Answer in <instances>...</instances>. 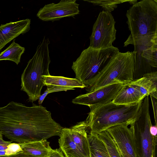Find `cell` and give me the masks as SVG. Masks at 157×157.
<instances>
[{"instance_id": "cell-1", "label": "cell", "mask_w": 157, "mask_h": 157, "mask_svg": "<svg viewBox=\"0 0 157 157\" xmlns=\"http://www.w3.org/2000/svg\"><path fill=\"white\" fill-rule=\"evenodd\" d=\"M63 127L41 105L12 101L0 107V131L12 141L23 143L59 136Z\"/></svg>"}, {"instance_id": "cell-2", "label": "cell", "mask_w": 157, "mask_h": 157, "mask_svg": "<svg viewBox=\"0 0 157 157\" xmlns=\"http://www.w3.org/2000/svg\"><path fill=\"white\" fill-rule=\"evenodd\" d=\"M126 16L131 34L124 47L144 45L157 41V1L142 0L127 11Z\"/></svg>"}, {"instance_id": "cell-3", "label": "cell", "mask_w": 157, "mask_h": 157, "mask_svg": "<svg viewBox=\"0 0 157 157\" xmlns=\"http://www.w3.org/2000/svg\"><path fill=\"white\" fill-rule=\"evenodd\" d=\"M143 100L129 105L118 104L112 101L99 106H89L90 112L85 121L90 132L98 134L115 126L132 124L140 116Z\"/></svg>"}, {"instance_id": "cell-4", "label": "cell", "mask_w": 157, "mask_h": 157, "mask_svg": "<svg viewBox=\"0 0 157 157\" xmlns=\"http://www.w3.org/2000/svg\"><path fill=\"white\" fill-rule=\"evenodd\" d=\"M50 41L44 36L37 47L36 52L28 62L21 76V90L28 96L29 101L38 99L44 84V76L50 75L49 67L51 62L48 45Z\"/></svg>"}, {"instance_id": "cell-5", "label": "cell", "mask_w": 157, "mask_h": 157, "mask_svg": "<svg viewBox=\"0 0 157 157\" xmlns=\"http://www.w3.org/2000/svg\"><path fill=\"white\" fill-rule=\"evenodd\" d=\"M134 52L115 53L95 77L91 86L86 87L87 92L116 84H125L134 80L135 73Z\"/></svg>"}, {"instance_id": "cell-6", "label": "cell", "mask_w": 157, "mask_h": 157, "mask_svg": "<svg viewBox=\"0 0 157 157\" xmlns=\"http://www.w3.org/2000/svg\"><path fill=\"white\" fill-rule=\"evenodd\" d=\"M119 51L117 47H112L96 48L89 46L84 50L71 67L76 78L86 88L91 86L99 73L111 58Z\"/></svg>"}, {"instance_id": "cell-7", "label": "cell", "mask_w": 157, "mask_h": 157, "mask_svg": "<svg viewBox=\"0 0 157 157\" xmlns=\"http://www.w3.org/2000/svg\"><path fill=\"white\" fill-rule=\"evenodd\" d=\"M149 96L143 100L140 116L133 123L137 157H155L157 136L151 135Z\"/></svg>"}, {"instance_id": "cell-8", "label": "cell", "mask_w": 157, "mask_h": 157, "mask_svg": "<svg viewBox=\"0 0 157 157\" xmlns=\"http://www.w3.org/2000/svg\"><path fill=\"white\" fill-rule=\"evenodd\" d=\"M115 23L111 13L100 12L93 26L89 46L96 48L112 47L116 39Z\"/></svg>"}, {"instance_id": "cell-9", "label": "cell", "mask_w": 157, "mask_h": 157, "mask_svg": "<svg viewBox=\"0 0 157 157\" xmlns=\"http://www.w3.org/2000/svg\"><path fill=\"white\" fill-rule=\"evenodd\" d=\"M133 123L117 125L106 130L114 140L121 157H137Z\"/></svg>"}, {"instance_id": "cell-10", "label": "cell", "mask_w": 157, "mask_h": 157, "mask_svg": "<svg viewBox=\"0 0 157 157\" xmlns=\"http://www.w3.org/2000/svg\"><path fill=\"white\" fill-rule=\"evenodd\" d=\"M76 0H61L56 4H46L41 8L36 16L43 21H58L66 17H74L79 13V4Z\"/></svg>"}, {"instance_id": "cell-11", "label": "cell", "mask_w": 157, "mask_h": 157, "mask_svg": "<svg viewBox=\"0 0 157 157\" xmlns=\"http://www.w3.org/2000/svg\"><path fill=\"white\" fill-rule=\"evenodd\" d=\"M123 84H116L109 85L95 90L81 94L72 99L75 104L97 106L109 103L116 96Z\"/></svg>"}, {"instance_id": "cell-12", "label": "cell", "mask_w": 157, "mask_h": 157, "mask_svg": "<svg viewBox=\"0 0 157 157\" xmlns=\"http://www.w3.org/2000/svg\"><path fill=\"white\" fill-rule=\"evenodd\" d=\"M31 21L27 18L15 22H10L0 26V51L8 43L20 35L28 32Z\"/></svg>"}, {"instance_id": "cell-13", "label": "cell", "mask_w": 157, "mask_h": 157, "mask_svg": "<svg viewBox=\"0 0 157 157\" xmlns=\"http://www.w3.org/2000/svg\"><path fill=\"white\" fill-rule=\"evenodd\" d=\"M144 98L139 87L129 82L123 84L112 101L118 104L129 105L139 102Z\"/></svg>"}, {"instance_id": "cell-14", "label": "cell", "mask_w": 157, "mask_h": 157, "mask_svg": "<svg viewBox=\"0 0 157 157\" xmlns=\"http://www.w3.org/2000/svg\"><path fill=\"white\" fill-rule=\"evenodd\" d=\"M86 121H81L69 128L73 140L85 157H91Z\"/></svg>"}, {"instance_id": "cell-15", "label": "cell", "mask_w": 157, "mask_h": 157, "mask_svg": "<svg viewBox=\"0 0 157 157\" xmlns=\"http://www.w3.org/2000/svg\"><path fill=\"white\" fill-rule=\"evenodd\" d=\"M137 86L144 97L150 95L157 99V72L145 73L142 77L130 82Z\"/></svg>"}, {"instance_id": "cell-16", "label": "cell", "mask_w": 157, "mask_h": 157, "mask_svg": "<svg viewBox=\"0 0 157 157\" xmlns=\"http://www.w3.org/2000/svg\"><path fill=\"white\" fill-rule=\"evenodd\" d=\"M59 136V148L65 157H85L73 140L69 128H63Z\"/></svg>"}, {"instance_id": "cell-17", "label": "cell", "mask_w": 157, "mask_h": 157, "mask_svg": "<svg viewBox=\"0 0 157 157\" xmlns=\"http://www.w3.org/2000/svg\"><path fill=\"white\" fill-rule=\"evenodd\" d=\"M18 144L23 153L34 157H48L53 150L47 140Z\"/></svg>"}, {"instance_id": "cell-18", "label": "cell", "mask_w": 157, "mask_h": 157, "mask_svg": "<svg viewBox=\"0 0 157 157\" xmlns=\"http://www.w3.org/2000/svg\"><path fill=\"white\" fill-rule=\"evenodd\" d=\"M44 85H53L74 89L83 88L86 86L76 78H71L63 76H54L50 75L44 76Z\"/></svg>"}, {"instance_id": "cell-19", "label": "cell", "mask_w": 157, "mask_h": 157, "mask_svg": "<svg viewBox=\"0 0 157 157\" xmlns=\"http://www.w3.org/2000/svg\"><path fill=\"white\" fill-rule=\"evenodd\" d=\"M88 139L91 157H110L104 143L98 134L90 132Z\"/></svg>"}, {"instance_id": "cell-20", "label": "cell", "mask_w": 157, "mask_h": 157, "mask_svg": "<svg viewBox=\"0 0 157 157\" xmlns=\"http://www.w3.org/2000/svg\"><path fill=\"white\" fill-rule=\"evenodd\" d=\"M25 51L24 47L15 42L13 40L11 44L0 53V61L8 60L18 65L21 61V57Z\"/></svg>"}, {"instance_id": "cell-21", "label": "cell", "mask_w": 157, "mask_h": 157, "mask_svg": "<svg viewBox=\"0 0 157 157\" xmlns=\"http://www.w3.org/2000/svg\"><path fill=\"white\" fill-rule=\"evenodd\" d=\"M12 142L4 140L0 131V157H10L22 151L18 143Z\"/></svg>"}, {"instance_id": "cell-22", "label": "cell", "mask_w": 157, "mask_h": 157, "mask_svg": "<svg viewBox=\"0 0 157 157\" xmlns=\"http://www.w3.org/2000/svg\"><path fill=\"white\" fill-rule=\"evenodd\" d=\"M137 46V45H136ZM141 48L142 57L148 64L154 67H157V43L146 45H139Z\"/></svg>"}, {"instance_id": "cell-23", "label": "cell", "mask_w": 157, "mask_h": 157, "mask_svg": "<svg viewBox=\"0 0 157 157\" xmlns=\"http://www.w3.org/2000/svg\"><path fill=\"white\" fill-rule=\"evenodd\" d=\"M98 134L104 143L110 157H121L114 140L106 130Z\"/></svg>"}, {"instance_id": "cell-24", "label": "cell", "mask_w": 157, "mask_h": 157, "mask_svg": "<svg viewBox=\"0 0 157 157\" xmlns=\"http://www.w3.org/2000/svg\"><path fill=\"white\" fill-rule=\"evenodd\" d=\"M129 0H84L92 3L94 5L99 6L103 8L105 11L111 12L117 7V5Z\"/></svg>"}, {"instance_id": "cell-25", "label": "cell", "mask_w": 157, "mask_h": 157, "mask_svg": "<svg viewBox=\"0 0 157 157\" xmlns=\"http://www.w3.org/2000/svg\"><path fill=\"white\" fill-rule=\"evenodd\" d=\"M47 89L46 90L44 91L43 94L40 95L38 99V102L39 105H41L46 96L50 93L61 91L74 90V89L56 86L47 85Z\"/></svg>"}, {"instance_id": "cell-26", "label": "cell", "mask_w": 157, "mask_h": 157, "mask_svg": "<svg viewBox=\"0 0 157 157\" xmlns=\"http://www.w3.org/2000/svg\"><path fill=\"white\" fill-rule=\"evenodd\" d=\"M151 100V101L154 116L155 118V125L157 126V99L153 97L150 96Z\"/></svg>"}, {"instance_id": "cell-27", "label": "cell", "mask_w": 157, "mask_h": 157, "mask_svg": "<svg viewBox=\"0 0 157 157\" xmlns=\"http://www.w3.org/2000/svg\"><path fill=\"white\" fill-rule=\"evenodd\" d=\"M48 157H65L59 148L53 149Z\"/></svg>"}, {"instance_id": "cell-28", "label": "cell", "mask_w": 157, "mask_h": 157, "mask_svg": "<svg viewBox=\"0 0 157 157\" xmlns=\"http://www.w3.org/2000/svg\"><path fill=\"white\" fill-rule=\"evenodd\" d=\"M157 126L156 125L151 126L150 128V132L152 136H157Z\"/></svg>"}, {"instance_id": "cell-29", "label": "cell", "mask_w": 157, "mask_h": 157, "mask_svg": "<svg viewBox=\"0 0 157 157\" xmlns=\"http://www.w3.org/2000/svg\"><path fill=\"white\" fill-rule=\"evenodd\" d=\"M10 157H34L30 155L25 154L22 151L14 154Z\"/></svg>"}, {"instance_id": "cell-30", "label": "cell", "mask_w": 157, "mask_h": 157, "mask_svg": "<svg viewBox=\"0 0 157 157\" xmlns=\"http://www.w3.org/2000/svg\"><path fill=\"white\" fill-rule=\"evenodd\" d=\"M137 2V0H129L128 2L130 4H132L133 5Z\"/></svg>"}]
</instances>
